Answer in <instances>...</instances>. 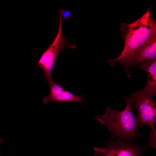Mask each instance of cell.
Masks as SVG:
<instances>
[{"label": "cell", "mask_w": 156, "mask_h": 156, "mask_svg": "<svg viewBox=\"0 0 156 156\" xmlns=\"http://www.w3.org/2000/svg\"><path fill=\"white\" fill-rule=\"evenodd\" d=\"M3 139L1 138H0V144H1L3 142ZM0 156H1L0 154Z\"/></svg>", "instance_id": "obj_11"}, {"label": "cell", "mask_w": 156, "mask_h": 156, "mask_svg": "<svg viewBox=\"0 0 156 156\" xmlns=\"http://www.w3.org/2000/svg\"><path fill=\"white\" fill-rule=\"evenodd\" d=\"M134 101L135 108L137 109L139 127L144 125H148L152 133L156 136L154 127L156 119V103L142 90L134 92L131 96Z\"/></svg>", "instance_id": "obj_4"}, {"label": "cell", "mask_w": 156, "mask_h": 156, "mask_svg": "<svg viewBox=\"0 0 156 156\" xmlns=\"http://www.w3.org/2000/svg\"><path fill=\"white\" fill-rule=\"evenodd\" d=\"M94 156H100L96 152H94V153L93 154Z\"/></svg>", "instance_id": "obj_10"}, {"label": "cell", "mask_w": 156, "mask_h": 156, "mask_svg": "<svg viewBox=\"0 0 156 156\" xmlns=\"http://www.w3.org/2000/svg\"><path fill=\"white\" fill-rule=\"evenodd\" d=\"M62 15V18L65 20H68L70 19L72 17V14L68 10L61 9L58 11Z\"/></svg>", "instance_id": "obj_9"}, {"label": "cell", "mask_w": 156, "mask_h": 156, "mask_svg": "<svg viewBox=\"0 0 156 156\" xmlns=\"http://www.w3.org/2000/svg\"><path fill=\"white\" fill-rule=\"evenodd\" d=\"M156 59V35L142 45L135 53L132 64L136 65Z\"/></svg>", "instance_id": "obj_7"}, {"label": "cell", "mask_w": 156, "mask_h": 156, "mask_svg": "<svg viewBox=\"0 0 156 156\" xmlns=\"http://www.w3.org/2000/svg\"><path fill=\"white\" fill-rule=\"evenodd\" d=\"M148 146H138L119 139L107 141L104 147L94 149L100 156H142L143 151Z\"/></svg>", "instance_id": "obj_5"}, {"label": "cell", "mask_w": 156, "mask_h": 156, "mask_svg": "<svg viewBox=\"0 0 156 156\" xmlns=\"http://www.w3.org/2000/svg\"><path fill=\"white\" fill-rule=\"evenodd\" d=\"M120 30L124 41V49L119 57L109 60L108 62H119L127 72L132 64L135 52L150 38L156 35V22L151 15V7L135 22L129 24L122 23Z\"/></svg>", "instance_id": "obj_1"}, {"label": "cell", "mask_w": 156, "mask_h": 156, "mask_svg": "<svg viewBox=\"0 0 156 156\" xmlns=\"http://www.w3.org/2000/svg\"><path fill=\"white\" fill-rule=\"evenodd\" d=\"M138 66L146 71L148 75L146 85L142 91L152 98L155 96L156 93V59L142 62Z\"/></svg>", "instance_id": "obj_8"}, {"label": "cell", "mask_w": 156, "mask_h": 156, "mask_svg": "<svg viewBox=\"0 0 156 156\" xmlns=\"http://www.w3.org/2000/svg\"><path fill=\"white\" fill-rule=\"evenodd\" d=\"M50 92L49 95L45 97L43 99L44 104L49 102H73L81 104L84 103L82 95L77 96L66 90L60 84L52 81L49 84Z\"/></svg>", "instance_id": "obj_6"}, {"label": "cell", "mask_w": 156, "mask_h": 156, "mask_svg": "<svg viewBox=\"0 0 156 156\" xmlns=\"http://www.w3.org/2000/svg\"><path fill=\"white\" fill-rule=\"evenodd\" d=\"M60 15L58 28L57 35L52 42L42 53L38 61L36 68H40L43 71L44 79L49 84L53 81L52 73L55 64L61 51L65 47L71 49L76 48L75 44L68 42L62 32V18Z\"/></svg>", "instance_id": "obj_3"}, {"label": "cell", "mask_w": 156, "mask_h": 156, "mask_svg": "<svg viewBox=\"0 0 156 156\" xmlns=\"http://www.w3.org/2000/svg\"><path fill=\"white\" fill-rule=\"evenodd\" d=\"M127 105L122 111L107 107L103 115L94 116L102 125L108 127L111 138L118 137L121 139L131 140L139 135L138 118L132 109L134 101L132 97L126 96Z\"/></svg>", "instance_id": "obj_2"}]
</instances>
